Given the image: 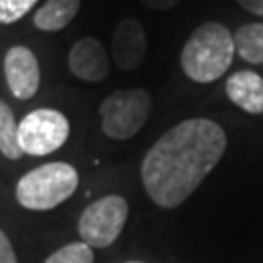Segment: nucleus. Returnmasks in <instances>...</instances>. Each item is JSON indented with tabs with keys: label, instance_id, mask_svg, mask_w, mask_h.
Listing matches in <instances>:
<instances>
[{
	"label": "nucleus",
	"instance_id": "1",
	"mask_svg": "<svg viewBox=\"0 0 263 263\" xmlns=\"http://www.w3.org/2000/svg\"><path fill=\"white\" fill-rule=\"evenodd\" d=\"M226 133L218 123L195 117L164 133L144 154L141 179L148 197L162 209H176L191 197L220 162Z\"/></svg>",
	"mask_w": 263,
	"mask_h": 263
},
{
	"label": "nucleus",
	"instance_id": "2",
	"mask_svg": "<svg viewBox=\"0 0 263 263\" xmlns=\"http://www.w3.org/2000/svg\"><path fill=\"white\" fill-rule=\"evenodd\" d=\"M234 53V35L230 29L218 22H207L189 35L181 49L179 63L187 78L199 84H209L230 68Z\"/></svg>",
	"mask_w": 263,
	"mask_h": 263
},
{
	"label": "nucleus",
	"instance_id": "3",
	"mask_svg": "<svg viewBox=\"0 0 263 263\" xmlns=\"http://www.w3.org/2000/svg\"><path fill=\"white\" fill-rule=\"evenodd\" d=\"M78 172L66 162H49L22 176L16 199L28 211H51L74 195Z\"/></svg>",
	"mask_w": 263,
	"mask_h": 263
},
{
	"label": "nucleus",
	"instance_id": "4",
	"mask_svg": "<svg viewBox=\"0 0 263 263\" xmlns=\"http://www.w3.org/2000/svg\"><path fill=\"white\" fill-rule=\"evenodd\" d=\"M151 96L142 88L117 90L100 105L102 131L115 141H127L144 127L151 115Z\"/></svg>",
	"mask_w": 263,
	"mask_h": 263
},
{
	"label": "nucleus",
	"instance_id": "5",
	"mask_svg": "<svg viewBox=\"0 0 263 263\" xmlns=\"http://www.w3.org/2000/svg\"><path fill=\"white\" fill-rule=\"evenodd\" d=\"M127 216L129 205L121 195H105L84 209L78 218V234L90 248H109L123 232Z\"/></svg>",
	"mask_w": 263,
	"mask_h": 263
},
{
	"label": "nucleus",
	"instance_id": "6",
	"mask_svg": "<svg viewBox=\"0 0 263 263\" xmlns=\"http://www.w3.org/2000/svg\"><path fill=\"white\" fill-rule=\"evenodd\" d=\"M70 135V123L57 109L29 111L18 125V142L24 154L47 156L59 151Z\"/></svg>",
	"mask_w": 263,
	"mask_h": 263
},
{
	"label": "nucleus",
	"instance_id": "7",
	"mask_svg": "<svg viewBox=\"0 0 263 263\" xmlns=\"http://www.w3.org/2000/svg\"><path fill=\"white\" fill-rule=\"evenodd\" d=\"M4 76L10 92L18 100H29L37 94L41 72L39 61L31 49L14 45L4 55Z\"/></svg>",
	"mask_w": 263,
	"mask_h": 263
},
{
	"label": "nucleus",
	"instance_id": "8",
	"mask_svg": "<svg viewBox=\"0 0 263 263\" xmlns=\"http://www.w3.org/2000/svg\"><path fill=\"white\" fill-rule=\"evenodd\" d=\"M113 63L121 70H135L146 55V31L137 18H123L111 35Z\"/></svg>",
	"mask_w": 263,
	"mask_h": 263
},
{
	"label": "nucleus",
	"instance_id": "9",
	"mask_svg": "<svg viewBox=\"0 0 263 263\" xmlns=\"http://www.w3.org/2000/svg\"><path fill=\"white\" fill-rule=\"evenodd\" d=\"M70 72L84 82H102L109 74V59L100 39L84 37L76 41L68 53Z\"/></svg>",
	"mask_w": 263,
	"mask_h": 263
},
{
	"label": "nucleus",
	"instance_id": "10",
	"mask_svg": "<svg viewBox=\"0 0 263 263\" xmlns=\"http://www.w3.org/2000/svg\"><path fill=\"white\" fill-rule=\"evenodd\" d=\"M226 96L246 113H263V78L254 70H238L228 76Z\"/></svg>",
	"mask_w": 263,
	"mask_h": 263
},
{
	"label": "nucleus",
	"instance_id": "11",
	"mask_svg": "<svg viewBox=\"0 0 263 263\" xmlns=\"http://www.w3.org/2000/svg\"><path fill=\"white\" fill-rule=\"evenodd\" d=\"M82 0H47L33 16V26L41 31L65 29L80 12Z\"/></svg>",
	"mask_w": 263,
	"mask_h": 263
},
{
	"label": "nucleus",
	"instance_id": "12",
	"mask_svg": "<svg viewBox=\"0 0 263 263\" xmlns=\"http://www.w3.org/2000/svg\"><path fill=\"white\" fill-rule=\"evenodd\" d=\"M234 47L242 61L263 65V24H246L236 29Z\"/></svg>",
	"mask_w": 263,
	"mask_h": 263
},
{
	"label": "nucleus",
	"instance_id": "13",
	"mask_svg": "<svg viewBox=\"0 0 263 263\" xmlns=\"http://www.w3.org/2000/svg\"><path fill=\"white\" fill-rule=\"evenodd\" d=\"M0 152L8 160H20L24 156L18 142V123L14 111L2 100H0Z\"/></svg>",
	"mask_w": 263,
	"mask_h": 263
},
{
	"label": "nucleus",
	"instance_id": "14",
	"mask_svg": "<svg viewBox=\"0 0 263 263\" xmlns=\"http://www.w3.org/2000/svg\"><path fill=\"white\" fill-rule=\"evenodd\" d=\"M45 263H94V248L84 242H72L53 252Z\"/></svg>",
	"mask_w": 263,
	"mask_h": 263
},
{
	"label": "nucleus",
	"instance_id": "15",
	"mask_svg": "<svg viewBox=\"0 0 263 263\" xmlns=\"http://www.w3.org/2000/svg\"><path fill=\"white\" fill-rule=\"evenodd\" d=\"M37 0H0V24H14L22 20Z\"/></svg>",
	"mask_w": 263,
	"mask_h": 263
},
{
	"label": "nucleus",
	"instance_id": "16",
	"mask_svg": "<svg viewBox=\"0 0 263 263\" xmlns=\"http://www.w3.org/2000/svg\"><path fill=\"white\" fill-rule=\"evenodd\" d=\"M0 263H18L14 246H12L8 236L4 234L2 228H0Z\"/></svg>",
	"mask_w": 263,
	"mask_h": 263
},
{
	"label": "nucleus",
	"instance_id": "17",
	"mask_svg": "<svg viewBox=\"0 0 263 263\" xmlns=\"http://www.w3.org/2000/svg\"><path fill=\"white\" fill-rule=\"evenodd\" d=\"M142 6L154 10V12H166L172 10L174 6H178L181 0H139Z\"/></svg>",
	"mask_w": 263,
	"mask_h": 263
},
{
	"label": "nucleus",
	"instance_id": "18",
	"mask_svg": "<svg viewBox=\"0 0 263 263\" xmlns=\"http://www.w3.org/2000/svg\"><path fill=\"white\" fill-rule=\"evenodd\" d=\"M240 6L252 14H257V16H263V0H236Z\"/></svg>",
	"mask_w": 263,
	"mask_h": 263
},
{
	"label": "nucleus",
	"instance_id": "19",
	"mask_svg": "<svg viewBox=\"0 0 263 263\" xmlns=\"http://www.w3.org/2000/svg\"><path fill=\"white\" fill-rule=\"evenodd\" d=\"M127 263H142V261H127Z\"/></svg>",
	"mask_w": 263,
	"mask_h": 263
}]
</instances>
